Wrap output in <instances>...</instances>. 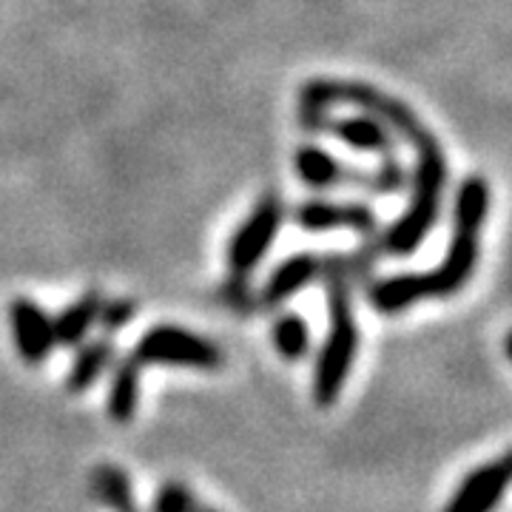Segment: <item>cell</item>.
I'll use <instances>...</instances> for the list:
<instances>
[{
	"mask_svg": "<svg viewBox=\"0 0 512 512\" xmlns=\"http://www.w3.org/2000/svg\"><path fill=\"white\" fill-rule=\"evenodd\" d=\"M325 131L342 140L345 146L367 154L396 157V134L376 120L373 114H353V117H333L325 123Z\"/></svg>",
	"mask_w": 512,
	"mask_h": 512,
	"instance_id": "obj_10",
	"label": "cell"
},
{
	"mask_svg": "<svg viewBox=\"0 0 512 512\" xmlns=\"http://www.w3.org/2000/svg\"><path fill=\"white\" fill-rule=\"evenodd\" d=\"M404 180H407V174H404L402 160L399 157H384L382 168L370 174V188L379 191V194H393V191L402 188Z\"/></svg>",
	"mask_w": 512,
	"mask_h": 512,
	"instance_id": "obj_18",
	"label": "cell"
},
{
	"mask_svg": "<svg viewBox=\"0 0 512 512\" xmlns=\"http://www.w3.org/2000/svg\"><path fill=\"white\" fill-rule=\"evenodd\" d=\"M114 362V342L111 339H97L89 345H77L69 376H66V387L69 393H86L94 384L103 379V373L109 370Z\"/></svg>",
	"mask_w": 512,
	"mask_h": 512,
	"instance_id": "obj_12",
	"label": "cell"
},
{
	"mask_svg": "<svg viewBox=\"0 0 512 512\" xmlns=\"http://www.w3.org/2000/svg\"><path fill=\"white\" fill-rule=\"evenodd\" d=\"M282 222V202L276 194H268L256 202L251 217L237 228V234L228 245V268L231 276H248L256 265L262 262V256L271 251L276 231Z\"/></svg>",
	"mask_w": 512,
	"mask_h": 512,
	"instance_id": "obj_4",
	"label": "cell"
},
{
	"mask_svg": "<svg viewBox=\"0 0 512 512\" xmlns=\"http://www.w3.org/2000/svg\"><path fill=\"white\" fill-rule=\"evenodd\" d=\"M490 211V188L481 177L464 180L456 194L453 208V242L436 271L419 274L424 299H447L458 293L478 265V231Z\"/></svg>",
	"mask_w": 512,
	"mask_h": 512,
	"instance_id": "obj_2",
	"label": "cell"
},
{
	"mask_svg": "<svg viewBox=\"0 0 512 512\" xmlns=\"http://www.w3.org/2000/svg\"><path fill=\"white\" fill-rule=\"evenodd\" d=\"M134 313H137V305L131 302V299H103V305H100V313H97V322H100V328L106 330V333H117V330H123L134 319Z\"/></svg>",
	"mask_w": 512,
	"mask_h": 512,
	"instance_id": "obj_17",
	"label": "cell"
},
{
	"mask_svg": "<svg viewBox=\"0 0 512 512\" xmlns=\"http://www.w3.org/2000/svg\"><path fill=\"white\" fill-rule=\"evenodd\" d=\"M140 367L143 365L134 356H126L114 365L106 402V413L114 424H128L140 407Z\"/></svg>",
	"mask_w": 512,
	"mask_h": 512,
	"instance_id": "obj_11",
	"label": "cell"
},
{
	"mask_svg": "<svg viewBox=\"0 0 512 512\" xmlns=\"http://www.w3.org/2000/svg\"><path fill=\"white\" fill-rule=\"evenodd\" d=\"M322 276V259L316 254H293L285 262H279L274 274L268 276L259 302L265 308H279L299 291H305L311 282Z\"/></svg>",
	"mask_w": 512,
	"mask_h": 512,
	"instance_id": "obj_9",
	"label": "cell"
},
{
	"mask_svg": "<svg viewBox=\"0 0 512 512\" xmlns=\"http://www.w3.org/2000/svg\"><path fill=\"white\" fill-rule=\"evenodd\" d=\"M274 348L285 362H299L311 350V328L299 313H282L274 322Z\"/></svg>",
	"mask_w": 512,
	"mask_h": 512,
	"instance_id": "obj_15",
	"label": "cell"
},
{
	"mask_svg": "<svg viewBox=\"0 0 512 512\" xmlns=\"http://www.w3.org/2000/svg\"><path fill=\"white\" fill-rule=\"evenodd\" d=\"M140 365L191 367V370H220L222 350L200 333L177 328V325H157L140 336L131 353Z\"/></svg>",
	"mask_w": 512,
	"mask_h": 512,
	"instance_id": "obj_3",
	"label": "cell"
},
{
	"mask_svg": "<svg viewBox=\"0 0 512 512\" xmlns=\"http://www.w3.org/2000/svg\"><path fill=\"white\" fill-rule=\"evenodd\" d=\"M197 495L185 481H165L151 501V512H194L197 510Z\"/></svg>",
	"mask_w": 512,
	"mask_h": 512,
	"instance_id": "obj_16",
	"label": "cell"
},
{
	"mask_svg": "<svg viewBox=\"0 0 512 512\" xmlns=\"http://www.w3.org/2000/svg\"><path fill=\"white\" fill-rule=\"evenodd\" d=\"M9 325L18 345L20 359L26 365H43L55 353V325L52 316L43 311L37 302L18 296L9 302Z\"/></svg>",
	"mask_w": 512,
	"mask_h": 512,
	"instance_id": "obj_6",
	"label": "cell"
},
{
	"mask_svg": "<svg viewBox=\"0 0 512 512\" xmlns=\"http://www.w3.org/2000/svg\"><path fill=\"white\" fill-rule=\"evenodd\" d=\"M322 276L328 282L330 328L313 365V399L319 407L339 402L359 353V322L353 311L356 282L345 274L342 256L322 259Z\"/></svg>",
	"mask_w": 512,
	"mask_h": 512,
	"instance_id": "obj_1",
	"label": "cell"
},
{
	"mask_svg": "<svg viewBox=\"0 0 512 512\" xmlns=\"http://www.w3.org/2000/svg\"><path fill=\"white\" fill-rule=\"evenodd\" d=\"M305 231H330V228H350L356 234L370 237L379 225V217L365 202H325L313 200L296 208V217Z\"/></svg>",
	"mask_w": 512,
	"mask_h": 512,
	"instance_id": "obj_7",
	"label": "cell"
},
{
	"mask_svg": "<svg viewBox=\"0 0 512 512\" xmlns=\"http://www.w3.org/2000/svg\"><path fill=\"white\" fill-rule=\"evenodd\" d=\"M194 512H220V510H214V507H205V504H197V510Z\"/></svg>",
	"mask_w": 512,
	"mask_h": 512,
	"instance_id": "obj_20",
	"label": "cell"
},
{
	"mask_svg": "<svg viewBox=\"0 0 512 512\" xmlns=\"http://www.w3.org/2000/svg\"><path fill=\"white\" fill-rule=\"evenodd\" d=\"M510 484V458L498 456L495 461L478 464L473 473L461 478L456 493L441 512H495L504 501Z\"/></svg>",
	"mask_w": 512,
	"mask_h": 512,
	"instance_id": "obj_5",
	"label": "cell"
},
{
	"mask_svg": "<svg viewBox=\"0 0 512 512\" xmlns=\"http://www.w3.org/2000/svg\"><path fill=\"white\" fill-rule=\"evenodd\" d=\"M92 495L109 512H140L134 484L117 464H97L92 473Z\"/></svg>",
	"mask_w": 512,
	"mask_h": 512,
	"instance_id": "obj_14",
	"label": "cell"
},
{
	"mask_svg": "<svg viewBox=\"0 0 512 512\" xmlns=\"http://www.w3.org/2000/svg\"><path fill=\"white\" fill-rule=\"evenodd\" d=\"M100 305H103V296L97 291H89L83 293L80 299H74L72 305L60 313L57 319H52L57 348H77V345H83L86 333L92 330V325H97Z\"/></svg>",
	"mask_w": 512,
	"mask_h": 512,
	"instance_id": "obj_13",
	"label": "cell"
},
{
	"mask_svg": "<svg viewBox=\"0 0 512 512\" xmlns=\"http://www.w3.org/2000/svg\"><path fill=\"white\" fill-rule=\"evenodd\" d=\"M293 165H296L299 180L316 188V191L336 188V185H367L370 188V171L348 168L319 146H299Z\"/></svg>",
	"mask_w": 512,
	"mask_h": 512,
	"instance_id": "obj_8",
	"label": "cell"
},
{
	"mask_svg": "<svg viewBox=\"0 0 512 512\" xmlns=\"http://www.w3.org/2000/svg\"><path fill=\"white\" fill-rule=\"evenodd\" d=\"M225 299L234 311H248L251 308V296H248V282L245 276H231L228 285H225Z\"/></svg>",
	"mask_w": 512,
	"mask_h": 512,
	"instance_id": "obj_19",
	"label": "cell"
}]
</instances>
